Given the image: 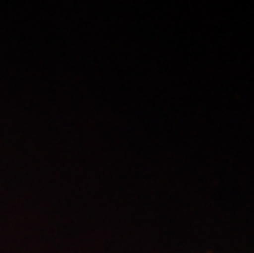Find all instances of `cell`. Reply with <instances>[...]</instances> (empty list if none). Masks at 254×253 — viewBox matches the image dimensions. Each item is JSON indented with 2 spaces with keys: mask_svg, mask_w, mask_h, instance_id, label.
Wrapping results in <instances>:
<instances>
[{
  "mask_svg": "<svg viewBox=\"0 0 254 253\" xmlns=\"http://www.w3.org/2000/svg\"><path fill=\"white\" fill-rule=\"evenodd\" d=\"M207 253H213V252H207Z\"/></svg>",
  "mask_w": 254,
  "mask_h": 253,
  "instance_id": "1",
  "label": "cell"
}]
</instances>
